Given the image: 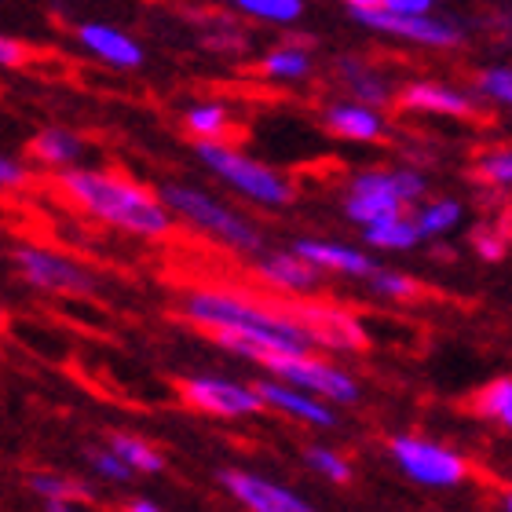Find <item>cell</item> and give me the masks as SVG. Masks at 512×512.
I'll return each mask as SVG.
<instances>
[{
    "instance_id": "42",
    "label": "cell",
    "mask_w": 512,
    "mask_h": 512,
    "mask_svg": "<svg viewBox=\"0 0 512 512\" xmlns=\"http://www.w3.org/2000/svg\"><path fill=\"white\" fill-rule=\"evenodd\" d=\"M48 512H81L74 502H55V505H48Z\"/></svg>"
},
{
    "instance_id": "11",
    "label": "cell",
    "mask_w": 512,
    "mask_h": 512,
    "mask_svg": "<svg viewBox=\"0 0 512 512\" xmlns=\"http://www.w3.org/2000/svg\"><path fill=\"white\" fill-rule=\"evenodd\" d=\"M220 483L249 512H319L308 498H300V494H293L282 483L256 476V472L246 469H220Z\"/></svg>"
},
{
    "instance_id": "9",
    "label": "cell",
    "mask_w": 512,
    "mask_h": 512,
    "mask_svg": "<svg viewBox=\"0 0 512 512\" xmlns=\"http://www.w3.org/2000/svg\"><path fill=\"white\" fill-rule=\"evenodd\" d=\"M355 19L370 26L377 33H388L395 41H410V44H425V48H458L465 41V30H461L454 19H436L432 11L428 15H395V11H359Z\"/></svg>"
},
{
    "instance_id": "29",
    "label": "cell",
    "mask_w": 512,
    "mask_h": 512,
    "mask_svg": "<svg viewBox=\"0 0 512 512\" xmlns=\"http://www.w3.org/2000/svg\"><path fill=\"white\" fill-rule=\"evenodd\" d=\"M227 4L249 15V19L275 22V26H289L304 15V0H227Z\"/></svg>"
},
{
    "instance_id": "31",
    "label": "cell",
    "mask_w": 512,
    "mask_h": 512,
    "mask_svg": "<svg viewBox=\"0 0 512 512\" xmlns=\"http://www.w3.org/2000/svg\"><path fill=\"white\" fill-rule=\"evenodd\" d=\"M304 461H308L311 472H319L322 480H330V483H348V480H352V461L344 458L341 450L308 447V450H304Z\"/></svg>"
},
{
    "instance_id": "22",
    "label": "cell",
    "mask_w": 512,
    "mask_h": 512,
    "mask_svg": "<svg viewBox=\"0 0 512 512\" xmlns=\"http://www.w3.org/2000/svg\"><path fill=\"white\" fill-rule=\"evenodd\" d=\"M406 209H410V205L399 202V198H388V194H370V191L344 194V216H348L355 227L381 224V220H392V216L406 213Z\"/></svg>"
},
{
    "instance_id": "16",
    "label": "cell",
    "mask_w": 512,
    "mask_h": 512,
    "mask_svg": "<svg viewBox=\"0 0 512 512\" xmlns=\"http://www.w3.org/2000/svg\"><path fill=\"white\" fill-rule=\"evenodd\" d=\"M322 125L330 128L337 139L348 143H381L388 125H384L381 110L359 99H344V103H330L322 110Z\"/></svg>"
},
{
    "instance_id": "12",
    "label": "cell",
    "mask_w": 512,
    "mask_h": 512,
    "mask_svg": "<svg viewBox=\"0 0 512 512\" xmlns=\"http://www.w3.org/2000/svg\"><path fill=\"white\" fill-rule=\"evenodd\" d=\"M256 278L264 286L289 293V297H315L322 286V271L297 249H264L256 256Z\"/></svg>"
},
{
    "instance_id": "38",
    "label": "cell",
    "mask_w": 512,
    "mask_h": 512,
    "mask_svg": "<svg viewBox=\"0 0 512 512\" xmlns=\"http://www.w3.org/2000/svg\"><path fill=\"white\" fill-rule=\"evenodd\" d=\"M436 0H388L384 8L395 11V15H428Z\"/></svg>"
},
{
    "instance_id": "17",
    "label": "cell",
    "mask_w": 512,
    "mask_h": 512,
    "mask_svg": "<svg viewBox=\"0 0 512 512\" xmlns=\"http://www.w3.org/2000/svg\"><path fill=\"white\" fill-rule=\"evenodd\" d=\"M77 41H81L85 52H92L96 59L114 66V70H136L143 63V48L125 30L107 26V22H81L77 26Z\"/></svg>"
},
{
    "instance_id": "21",
    "label": "cell",
    "mask_w": 512,
    "mask_h": 512,
    "mask_svg": "<svg viewBox=\"0 0 512 512\" xmlns=\"http://www.w3.org/2000/svg\"><path fill=\"white\" fill-rule=\"evenodd\" d=\"M30 154L44 165H52V169H74V161L85 154V143L77 132L70 128H41L30 143Z\"/></svg>"
},
{
    "instance_id": "14",
    "label": "cell",
    "mask_w": 512,
    "mask_h": 512,
    "mask_svg": "<svg viewBox=\"0 0 512 512\" xmlns=\"http://www.w3.org/2000/svg\"><path fill=\"white\" fill-rule=\"evenodd\" d=\"M399 107L410 114H439V118H472L476 114L469 92L443 85V81H410L399 92Z\"/></svg>"
},
{
    "instance_id": "15",
    "label": "cell",
    "mask_w": 512,
    "mask_h": 512,
    "mask_svg": "<svg viewBox=\"0 0 512 512\" xmlns=\"http://www.w3.org/2000/svg\"><path fill=\"white\" fill-rule=\"evenodd\" d=\"M293 249H297L300 256H308L319 271H333V275H344V278H363V282L381 267L374 256H366L363 249L344 246V242H330V238H297Z\"/></svg>"
},
{
    "instance_id": "18",
    "label": "cell",
    "mask_w": 512,
    "mask_h": 512,
    "mask_svg": "<svg viewBox=\"0 0 512 512\" xmlns=\"http://www.w3.org/2000/svg\"><path fill=\"white\" fill-rule=\"evenodd\" d=\"M348 191L388 194V198H399V202L410 205L417 198H425L428 180L417 169H406V165H399V169H363L348 180Z\"/></svg>"
},
{
    "instance_id": "4",
    "label": "cell",
    "mask_w": 512,
    "mask_h": 512,
    "mask_svg": "<svg viewBox=\"0 0 512 512\" xmlns=\"http://www.w3.org/2000/svg\"><path fill=\"white\" fill-rule=\"evenodd\" d=\"M194 154L205 169L213 172L216 180H224L231 191H238L246 202L264 205V209H286L297 198V187L289 176H282L278 169L264 165V161L249 158L242 150L227 147L224 139H198Z\"/></svg>"
},
{
    "instance_id": "37",
    "label": "cell",
    "mask_w": 512,
    "mask_h": 512,
    "mask_svg": "<svg viewBox=\"0 0 512 512\" xmlns=\"http://www.w3.org/2000/svg\"><path fill=\"white\" fill-rule=\"evenodd\" d=\"M0 63L8 66V70L22 66L26 63V44L15 41V37H0Z\"/></svg>"
},
{
    "instance_id": "10",
    "label": "cell",
    "mask_w": 512,
    "mask_h": 512,
    "mask_svg": "<svg viewBox=\"0 0 512 512\" xmlns=\"http://www.w3.org/2000/svg\"><path fill=\"white\" fill-rule=\"evenodd\" d=\"M289 311L308 326L319 348H330V352H366L363 322L355 319L348 308H341V304H326V300L304 297Z\"/></svg>"
},
{
    "instance_id": "25",
    "label": "cell",
    "mask_w": 512,
    "mask_h": 512,
    "mask_svg": "<svg viewBox=\"0 0 512 512\" xmlns=\"http://www.w3.org/2000/svg\"><path fill=\"white\" fill-rule=\"evenodd\" d=\"M271 81H304L311 74V55L300 48V44H278L271 52L264 55V63H260Z\"/></svg>"
},
{
    "instance_id": "1",
    "label": "cell",
    "mask_w": 512,
    "mask_h": 512,
    "mask_svg": "<svg viewBox=\"0 0 512 512\" xmlns=\"http://www.w3.org/2000/svg\"><path fill=\"white\" fill-rule=\"evenodd\" d=\"M180 315L198 330L213 333L224 352L264 366L275 355H304L319 348L311 330L289 308H267L260 300L198 286L180 297Z\"/></svg>"
},
{
    "instance_id": "26",
    "label": "cell",
    "mask_w": 512,
    "mask_h": 512,
    "mask_svg": "<svg viewBox=\"0 0 512 512\" xmlns=\"http://www.w3.org/2000/svg\"><path fill=\"white\" fill-rule=\"evenodd\" d=\"M107 447L118 450L121 458H125L136 472H147V476H154V472L165 469V458H161V450L150 447L147 439L132 436V432H110Z\"/></svg>"
},
{
    "instance_id": "43",
    "label": "cell",
    "mask_w": 512,
    "mask_h": 512,
    "mask_svg": "<svg viewBox=\"0 0 512 512\" xmlns=\"http://www.w3.org/2000/svg\"><path fill=\"white\" fill-rule=\"evenodd\" d=\"M436 260H454V249H443V246H439L436 249Z\"/></svg>"
},
{
    "instance_id": "27",
    "label": "cell",
    "mask_w": 512,
    "mask_h": 512,
    "mask_svg": "<svg viewBox=\"0 0 512 512\" xmlns=\"http://www.w3.org/2000/svg\"><path fill=\"white\" fill-rule=\"evenodd\" d=\"M26 487L30 494H37L44 505H55V502H77V498H85V483L70 480L63 472H30L26 476Z\"/></svg>"
},
{
    "instance_id": "20",
    "label": "cell",
    "mask_w": 512,
    "mask_h": 512,
    "mask_svg": "<svg viewBox=\"0 0 512 512\" xmlns=\"http://www.w3.org/2000/svg\"><path fill=\"white\" fill-rule=\"evenodd\" d=\"M363 242L370 249H377V253H406V249H414L417 242H425V235H421L414 213H399V216H392V220L363 227Z\"/></svg>"
},
{
    "instance_id": "6",
    "label": "cell",
    "mask_w": 512,
    "mask_h": 512,
    "mask_svg": "<svg viewBox=\"0 0 512 512\" xmlns=\"http://www.w3.org/2000/svg\"><path fill=\"white\" fill-rule=\"evenodd\" d=\"M11 267L30 289L52 293V297H85L96 289V278L88 267L44 246H15L11 249Z\"/></svg>"
},
{
    "instance_id": "44",
    "label": "cell",
    "mask_w": 512,
    "mask_h": 512,
    "mask_svg": "<svg viewBox=\"0 0 512 512\" xmlns=\"http://www.w3.org/2000/svg\"><path fill=\"white\" fill-rule=\"evenodd\" d=\"M502 512H512V491L502 494Z\"/></svg>"
},
{
    "instance_id": "2",
    "label": "cell",
    "mask_w": 512,
    "mask_h": 512,
    "mask_svg": "<svg viewBox=\"0 0 512 512\" xmlns=\"http://www.w3.org/2000/svg\"><path fill=\"white\" fill-rule=\"evenodd\" d=\"M59 191L99 224L136 238H161L172 231V209L158 191L107 169H63Z\"/></svg>"
},
{
    "instance_id": "39",
    "label": "cell",
    "mask_w": 512,
    "mask_h": 512,
    "mask_svg": "<svg viewBox=\"0 0 512 512\" xmlns=\"http://www.w3.org/2000/svg\"><path fill=\"white\" fill-rule=\"evenodd\" d=\"M341 4H348L352 15H359V11H381L388 0H341Z\"/></svg>"
},
{
    "instance_id": "8",
    "label": "cell",
    "mask_w": 512,
    "mask_h": 512,
    "mask_svg": "<svg viewBox=\"0 0 512 512\" xmlns=\"http://www.w3.org/2000/svg\"><path fill=\"white\" fill-rule=\"evenodd\" d=\"M176 392L191 410L209 417H253L267 406L256 384L231 381V377L191 374L176 381Z\"/></svg>"
},
{
    "instance_id": "32",
    "label": "cell",
    "mask_w": 512,
    "mask_h": 512,
    "mask_svg": "<svg viewBox=\"0 0 512 512\" xmlns=\"http://www.w3.org/2000/svg\"><path fill=\"white\" fill-rule=\"evenodd\" d=\"M476 172H480L483 183H491L498 191H509L512 187V147H491L476 158Z\"/></svg>"
},
{
    "instance_id": "35",
    "label": "cell",
    "mask_w": 512,
    "mask_h": 512,
    "mask_svg": "<svg viewBox=\"0 0 512 512\" xmlns=\"http://www.w3.org/2000/svg\"><path fill=\"white\" fill-rule=\"evenodd\" d=\"M476 88H480L487 99H494V103L512 107V66H487V70L476 77Z\"/></svg>"
},
{
    "instance_id": "36",
    "label": "cell",
    "mask_w": 512,
    "mask_h": 512,
    "mask_svg": "<svg viewBox=\"0 0 512 512\" xmlns=\"http://www.w3.org/2000/svg\"><path fill=\"white\" fill-rule=\"evenodd\" d=\"M26 180H30V169H26L22 161L0 158V187H4V191H22Z\"/></svg>"
},
{
    "instance_id": "34",
    "label": "cell",
    "mask_w": 512,
    "mask_h": 512,
    "mask_svg": "<svg viewBox=\"0 0 512 512\" xmlns=\"http://www.w3.org/2000/svg\"><path fill=\"white\" fill-rule=\"evenodd\" d=\"M469 246L476 249V256H480V260H487V264H498V260L509 253V235H505L502 227L480 224L469 235Z\"/></svg>"
},
{
    "instance_id": "28",
    "label": "cell",
    "mask_w": 512,
    "mask_h": 512,
    "mask_svg": "<svg viewBox=\"0 0 512 512\" xmlns=\"http://www.w3.org/2000/svg\"><path fill=\"white\" fill-rule=\"evenodd\" d=\"M183 125L198 139H224L227 128H231V114H227L224 103H194L183 114Z\"/></svg>"
},
{
    "instance_id": "5",
    "label": "cell",
    "mask_w": 512,
    "mask_h": 512,
    "mask_svg": "<svg viewBox=\"0 0 512 512\" xmlns=\"http://www.w3.org/2000/svg\"><path fill=\"white\" fill-rule=\"evenodd\" d=\"M388 454H392L395 469L406 480L421 483V487H458L469 480V461L461 458L454 447H443L436 439L414 436V432H395L388 439Z\"/></svg>"
},
{
    "instance_id": "3",
    "label": "cell",
    "mask_w": 512,
    "mask_h": 512,
    "mask_svg": "<svg viewBox=\"0 0 512 512\" xmlns=\"http://www.w3.org/2000/svg\"><path fill=\"white\" fill-rule=\"evenodd\" d=\"M158 194L165 198V205L172 209V216H180L183 224L198 227L202 235L216 238L220 246L235 249V253L260 256L264 253V235L249 216L235 213L231 205H224L220 198H213L209 191L194 187V183H161Z\"/></svg>"
},
{
    "instance_id": "23",
    "label": "cell",
    "mask_w": 512,
    "mask_h": 512,
    "mask_svg": "<svg viewBox=\"0 0 512 512\" xmlns=\"http://www.w3.org/2000/svg\"><path fill=\"white\" fill-rule=\"evenodd\" d=\"M414 220L421 227L425 242H436V238H447L458 231L461 220H465V205L458 198H432L421 209H414Z\"/></svg>"
},
{
    "instance_id": "19",
    "label": "cell",
    "mask_w": 512,
    "mask_h": 512,
    "mask_svg": "<svg viewBox=\"0 0 512 512\" xmlns=\"http://www.w3.org/2000/svg\"><path fill=\"white\" fill-rule=\"evenodd\" d=\"M337 74H341V81L348 85V92H352L359 103L384 107V103L399 99V92L388 85V77H384L381 70H374L370 63H363V59H355V55H344V59H337Z\"/></svg>"
},
{
    "instance_id": "33",
    "label": "cell",
    "mask_w": 512,
    "mask_h": 512,
    "mask_svg": "<svg viewBox=\"0 0 512 512\" xmlns=\"http://www.w3.org/2000/svg\"><path fill=\"white\" fill-rule=\"evenodd\" d=\"M88 461H92V469H96L99 480H107V483H128L132 476H136V469H132L114 447L88 450Z\"/></svg>"
},
{
    "instance_id": "41",
    "label": "cell",
    "mask_w": 512,
    "mask_h": 512,
    "mask_svg": "<svg viewBox=\"0 0 512 512\" xmlns=\"http://www.w3.org/2000/svg\"><path fill=\"white\" fill-rule=\"evenodd\" d=\"M494 22H498V30H502L505 37H512V11H505V15H498V19H494Z\"/></svg>"
},
{
    "instance_id": "13",
    "label": "cell",
    "mask_w": 512,
    "mask_h": 512,
    "mask_svg": "<svg viewBox=\"0 0 512 512\" xmlns=\"http://www.w3.org/2000/svg\"><path fill=\"white\" fill-rule=\"evenodd\" d=\"M256 388H260V395H264V403L271 406V410L293 417V421H300V425H308V428H333L337 425V410H333L326 399L304 392V388L282 381V377L260 381Z\"/></svg>"
},
{
    "instance_id": "40",
    "label": "cell",
    "mask_w": 512,
    "mask_h": 512,
    "mask_svg": "<svg viewBox=\"0 0 512 512\" xmlns=\"http://www.w3.org/2000/svg\"><path fill=\"white\" fill-rule=\"evenodd\" d=\"M125 512H161L154 502H147V498H136V502H128Z\"/></svg>"
},
{
    "instance_id": "30",
    "label": "cell",
    "mask_w": 512,
    "mask_h": 512,
    "mask_svg": "<svg viewBox=\"0 0 512 512\" xmlns=\"http://www.w3.org/2000/svg\"><path fill=\"white\" fill-rule=\"evenodd\" d=\"M366 289L384 300H414L421 293L414 278L403 275V271H392V267H377L374 275L366 278Z\"/></svg>"
},
{
    "instance_id": "7",
    "label": "cell",
    "mask_w": 512,
    "mask_h": 512,
    "mask_svg": "<svg viewBox=\"0 0 512 512\" xmlns=\"http://www.w3.org/2000/svg\"><path fill=\"white\" fill-rule=\"evenodd\" d=\"M264 366L275 377L297 384V388H304V392H311V395H319V399H326V403L355 406L359 403V395H363L359 381H355L344 366L326 363V359H319V355H311V352L275 355V359H267Z\"/></svg>"
},
{
    "instance_id": "24",
    "label": "cell",
    "mask_w": 512,
    "mask_h": 512,
    "mask_svg": "<svg viewBox=\"0 0 512 512\" xmlns=\"http://www.w3.org/2000/svg\"><path fill=\"white\" fill-rule=\"evenodd\" d=\"M472 406H476V414L494 421L502 432L512 436V377H498V381L483 384L476 399H472Z\"/></svg>"
}]
</instances>
